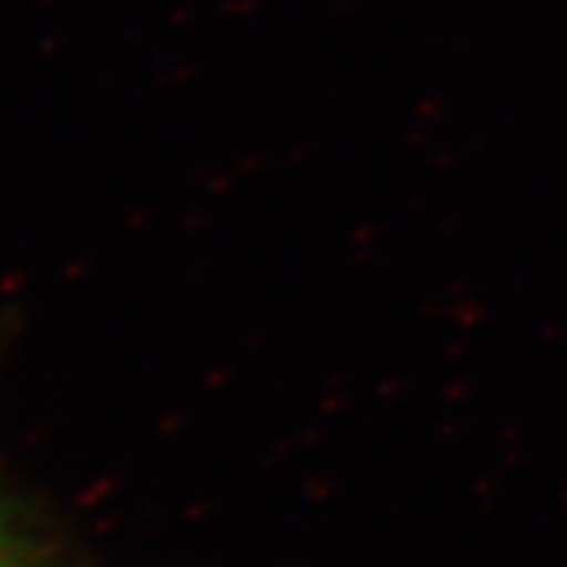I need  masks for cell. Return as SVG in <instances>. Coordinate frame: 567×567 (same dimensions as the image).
<instances>
[{"label": "cell", "mask_w": 567, "mask_h": 567, "mask_svg": "<svg viewBox=\"0 0 567 567\" xmlns=\"http://www.w3.org/2000/svg\"><path fill=\"white\" fill-rule=\"evenodd\" d=\"M0 567H102L51 529L0 480Z\"/></svg>", "instance_id": "obj_1"}]
</instances>
